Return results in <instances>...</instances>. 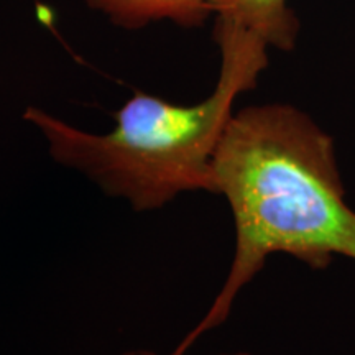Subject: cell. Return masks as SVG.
<instances>
[{
	"label": "cell",
	"mask_w": 355,
	"mask_h": 355,
	"mask_svg": "<svg viewBox=\"0 0 355 355\" xmlns=\"http://www.w3.org/2000/svg\"><path fill=\"white\" fill-rule=\"evenodd\" d=\"M216 193L234 219L229 272L206 314L168 355H186L227 321L242 290L273 255L314 270L340 255L355 261V211L332 137L290 104L248 105L235 112L212 158Z\"/></svg>",
	"instance_id": "cell-1"
},
{
	"label": "cell",
	"mask_w": 355,
	"mask_h": 355,
	"mask_svg": "<svg viewBox=\"0 0 355 355\" xmlns=\"http://www.w3.org/2000/svg\"><path fill=\"white\" fill-rule=\"evenodd\" d=\"M220 69L214 91L193 105L135 92L110 132L71 125L40 107L25 122L40 132L58 165L79 173L135 212H152L186 193H216L212 158L232 119L234 104L268 66V44L242 26L216 20Z\"/></svg>",
	"instance_id": "cell-2"
},
{
	"label": "cell",
	"mask_w": 355,
	"mask_h": 355,
	"mask_svg": "<svg viewBox=\"0 0 355 355\" xmlns=\"http://www.w3.org/2000/svg\"><path fill=\"white\" fill-rule=\"evenodd\" d=\"M211 10L219 20L242 26L282 51H291L298 40L300 20L288 0H212Z\"/></svg>",
	"instance_id": "cell-3"
},
{
	"label": "cell",
	"mask_w": 355,
	"mask_h": 355,
	"mask_svg": "<svg viewBox=\"0 0 355 355\" xmlns=\"http://www.w3.org/2000/svg\"><path fill=\"white\" fill-rule=\"evenodd\" d=\"M87 6L107 15L122 28H141L150 21L173 20L194 28L211 15L212 0H86Z\"/></svg>",
	"instance_id": "cell-4"
},
{
	"label": "cell",
	"mask_w": 355,
	"mask_h": 355,
	"mask_svg": "<svg viewBox=\"0 0 355 355\" xmlns=\"http://www.w3.org/2000/svg\"><path fill=\"white\" fill-rule=\"evenodd\" d=\"M117 355H158V354L153 352V350H150V349H128ZM217 355H257V354L247 352V350H237V352H222Z\"/></svg>",
	"instance_id": "cell-5"
}]
</instances>
